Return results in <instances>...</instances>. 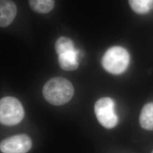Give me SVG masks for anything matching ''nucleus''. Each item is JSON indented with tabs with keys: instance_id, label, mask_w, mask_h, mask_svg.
Returning <instances> with one entry per match:
<instances>
[{
	"instance_id": "nucleus-1",
	"label": "nucleus",
	"mask_w": 153,
	"mask_h": 153,
	"mask_svg": "<svg viewBox=\"0 0 153 153\" xmlns=\"http://www.w3.org/2000/svg\"><path fill=\"white\" fill-rule=\"evenodd\" d=\"M74 93L71 82L62 77L51 78L44 85L43 93L45 100L50 104L61 105L67 103Z\"/></svg>"
},
{
	"instance_id": "nucleus-2",
	"label": "nucleus",
	"mask_w": 153,
	"mask_h": 153,
	"mask_svg": "<svg viewBox=\"0 0 153 153\" xmlns=\"http://www.w3.org/2000/svg\"><path fill=\"white\" fill-rule=\"evenodd\" d=\"M129 63L128 52L120 47H114L108 49L102 60L105 70L113 74H119L124 72Z\"/></svg>"
},
{
	"instance_id": "nucleus-3",
	"label": "nucleus",
	"mask_w": 153,
	"mask_h": 153,
	"mask_svg": "<svg viewBox=\"0 0 153 153\" xmlns=\"http://www.w3.org/2000/svg\"><path fill=\"white\" fill-rule=\"evenodd\" d=\"M25 115L21 102L14 97H6L0 100V121L7 126L16 125L22 121Z\"/></svg>"
},
{
	"instance_id": "nucleus-4",
	"label": "nucleus",
	"mask_w": 153,
	"mask_h": 153,
	"mask_svg": "<svg viewBox=\"0 0 153 153\" xmlns=\"http://www.w3.org/2000/svg\"><path fill=\"white\" fill-rule=\"evenodd\" d=\"M94 111L99 123L104 128L112 129L117 125L118 117L115 114V103L112 99H99L95 104Z\"/></svg>"
},
{
	"instance_id": "nucleus-5",
	"label": "nucleus",
	"mask_w": 153,
	"mask_h": 153,
	"mask_svg": "<svg viewBox=\"0 0 153 153\" xmlns=\"http://www.w3.org/2000/svg\"><path fill=\"white\" fill-rule=\"evenodd\" d=\"M31 138L26 134H18L2 141L1 151L3 153H26L32 147Z\"/></svg>"
},
{
	"instance_id": "nucleus-6",
	"label": "nucleus",
	"mask_w": 153,
	"mask_h": 153,
	"mask_svg": "<svg viewBox=\"0 0 153 153\" xmlns=\"http://www.w3.org/2000/svg\"><path fill=\"white\" fill-rule=\"evenodd\" d=\"M16 14V7L11 0L0 1V26L5 27L11 24Z\"/></svg>"
},
{
	"instance_id": "nucleus-7",
	"label": "nucleus",
	"mask_w": 153,
	"mask_h": 153,
	"mask_svg": "<svg viewBox=\"0 0 153 153\" xmlns=\"http://www.w3.org/2000/svg\"><path fill=\"white\" fill-rule=\"evenodd\" d=\"M78 52L74 50L59 55L58 61L61 68L64 71H71L76 69L79 66L77 61Z\"/></svg>"
},
{
	"instance_id": "nucleus-8",
	"label": "nucleus",
	"mask_w": 153,
	"mask_h": 153,
	"mask_svg": "<svg viewBox=\"0 0 153 153\" xmlns=\"http://www.w3.org/2000/svg\"><path fill=\"white\" fill-rule=\"evenodd\" d=\"M140 124L144 129L153 131V103H148L142 108L140 116Z\"/></svg>"
},
{
	"instance_id": "nucleus-9",
	"label": "nucleus",
	"mask_w": 153,
	"mask_h": 153,
	"mask_svg": "<svg viewBox=\"0 0 153 153\" xmlns=\"http://www.w3.org/2000/svg\"><path fill=\"white\" fill-rule=\"evenodd\" d=\"M31 8L38 13L45 14L52 10L55 5L54 0H28Z\"/></svg>"
},
{
	"instance_id": "nucleus-10",
	"label": "nucleus",
	"mask_w": 153,
	"mask_h": 153,
	"mask_svg": "<svg viewBox=\"0 0 153 153\" xmlns=\"http://www.w3.org/2000/svg\"><path fill=\"white\" fill-rule=\"evenodd\" d=\"M133 11L138 14H146L153 9V0H129Z\"/></svg>"
},
{
	"instance_id": "nucleus-11",
	"label": "nucleus",
	"mask_w": 153,
	"mask_h": 153,
	"mask_svg": "<svg viewBox=\"0 0 153 153\" xmlns=\"http://www.w3.org/2000/svg\"><path fill=\"white\" fill-rule=\"evenodd\" d=\"M55 49L58 55L75 50L74 44L71 39L66 37H60L55 44Z\"/></svg>"
},
{
	"instance_id": "nucleus-12",
	"label": "nucleus",
	"mask_w": 153,
	"mask_h": 153,
	"mask_svg": "<svg viewBox=\"0 0 153 153\" xmlns=\"http://www.w3.org/2000/svg\"><path fill=\"white\" fill-rule=\"evenodd\" d=\"M152 153H153V152H152Z\"/></svg>"
}]
</instances>
